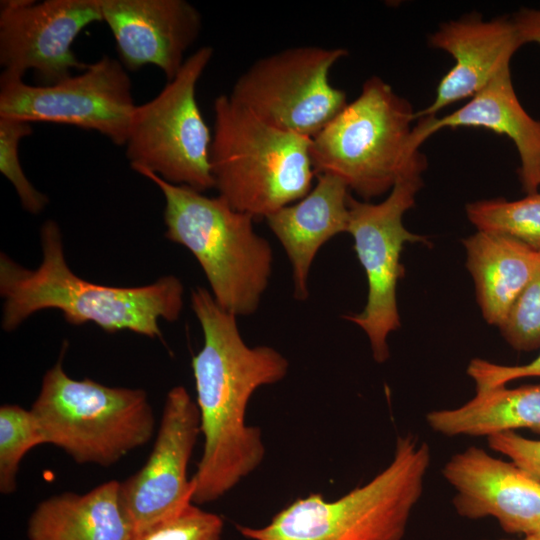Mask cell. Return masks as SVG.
<instances>
[{"label":"cell","instance_id":"1","mask_svg":"<svg viewBox=\"0 0 540 540\" xmlns=\"http://www.w3.org/2000/svg\"><path fill=\"white\" fill-rule=\"evenodd\" d=\"M191 306L203 332V346L192 359L203 452L191 477L196 505L232 490L263 461L261 430L246 423L253 393L285 378L288 360L270 346H248L236 315L223 309L205 288L191 293Z\"/></svg>","mask_w":540,"mask_h":540},{"label":"cell","instance_id":"2","mask_svg":"<svg viewBox=\"0 0 540 540\" xmlns=\"http://www.w3.org/2000/svg\"><path fill=\"white\" fill-rule=\"evenodd\" d=\"M42 262L27 269L0 255L2 328L16 329L32 314L57 309L71 325L93 322L108 333L129 330L162 338L159 320L175 321L183 308L184 288L172 275L138 287H111L88 282L66 263L61 230L47 220L40 231Z\"/></svg>","mask_w":540,"mask_h":540},{"label":"cell","instance_id":"3","mask_svg":"<svg viewBox=\"0 0 540 540\" xmlns=\"http://www.w3.org/2000/svg\"><path fill=\"white\" fill-rule=\"evenodd\" d=\"M430 463L426 442L399 436L391 462L366 484L333 501L311 493L263 527L237 529L250 540H402Z\"/></svg>","mask_w":540,"mask_h":540},{"label":"cell","instance_id":"4","mask_svg":"<svg viewBox=\"0 0 540 540\" xmlns=\"http://www.w3.org/2000/svg\"><path fill=\"white\" fill-rule=\"evenodd\" d=\"M213 112L211 173L232 208L265 219L310 192L312 138L265 123L229 95L215 98Z\"/></svg>","mask_w":540,"mask_h":540},{"label":"cell","instance_id":"5","mask_svg":"<svg viewBox=\"0 0 540 540\" xmlns=\"http://www.w3.org/2000/svg\"><path fill=\"white\" fill-rule=\"evenodd\" d=\"M136 172L162 192L165 236L194 255L216 302L236 316L253 314L269 284L273 265L272 247L255 232V219L235 210L220 196L208 197L146 170Z\"/></svg>","mask_w":540,"mask_h":540},{"label":"cell","instance_id":"6","mask_svg":"<svg viewBox=\"0 0 540 540\" xmlns=\"http://www.w3.org/2000/svg\"><path fill=\"white\" fill-rule=\"evenodd\" d=\"M414 121L408 100L371 76L359 96L312 138L316 175L337 176L365 200L386 193L405 177L421 175L427 162L410 149Z\"/></svg>","mask_w":540,"mask_h":540},{"label":"cell","instance_id":"7","mask_svg":"<svg viewBox=\"0 0 540 540\" xmlns=\"http://www.w3.org/2000/svg\"><path fill=\"white\" fill-rule=\"evenodd\" d=\"M63 353L31 407L46 444L78 464L109 467L149 442L155 417L146 391L73 379L63 369Z\"/></svg>","mask_w":540,"mask_h":540},{"label":"cell","instance_id":"8","mask_svg":"<svg viewBox=\"0 0 540 540\" xmlns=\"http://www.w3.org/2000/svg\"><path fill=\"white\" fill-rule=\"evenodd\" d=\"M213 53L210 46L197 49L153 99L136 106L124 145L134 171L146 170L199 192L214 188L212 135L196 99Z\"/></svg>","mask_w":540,"mask_h":540},{"label":"cell","instance_id":"9","mask_svg":"<svg viewBox=\"0 0 540 540\" xmlns=\"http://www.w3.org/2000/svg\"><path fill=\"white\" fill-rule=\"evenodd\" d=\"M343 48L297 46L256 60L229 96L265 123L313 138L348 104L329 72Z\"/></svg>","mask_w":540,"mask_h":540},{"label":"cell","instance_id":"10","mask_svg":"<svg viewBox=\"0 0 540 540\" xmlns=\"http://www.w3.org/2000/svg\"><path fill=\"white\" fill-rule=\"evenodd\" d=\"M422 186L421 175H412L399 180L380 203L359 201L351 194L348 199L347 232L365 271L368 294L363 310L344 318L365 332L378 363L389 358L387 337L401 325L396 293L405 272L401 263L404 244L428 243L426 237L403 225L404 213L415 205Z\"/></svg>","mask_w":540,"mask_h":540},{"label":"cell","instance_id":"11","mask_svg":"<svg viewBox=\"0 0 540 540\" xmlns=\"http://www.w3.org/2000/svg\"><path fill=\"white\" fill-rule=\"evenodd\" d=\"M136 106L127 69L107 55L51 85H30L4 72L0 77V116L94 130L119 146Z\"/></svg>","mask_w":540,"mask_h":540},{"label":"cell","instance_id":"12","mask_svg":"<svg viewBox=\"0 0 540 540\" xmlns=\"http://www.w3.org/2000/svg\"><path fill=\"white\" fill-rule=\"evenodd\" d=\"M200 430L197 404L183 386L165 398L160 424L145 464L120 482L119 496L134 536L168 518L192 502L188 465Z\"/></svg>","mask_w":540,"mask_h":540},{"label":"cell","instance_id":"13","mask_svg":"<svg viewBox=\"0 0 540 540\" xmlns=\"http://www.w3.org/2000/svg\"><path fill=\"white\" fill-rule=\"evenodd\" d=\"M103 22L101 0H5L0 4V64L23 77L32 70L40 85L83 71L88 64L72 45L90 24Z\"/></svg>","mask_w":540,"mask_h":540},{"label":"cell","instance_id":"14","mask_svg":"<svg viewBox=\"0 0 540 540\" xmlns=\"http://www.w3.org/2000/svg\"><path fill=\"white\" fill-rule=\"evenodd\" d=\"M442 474L461 517H491L503 531L524 537L540 526V483L512 461L470 446L451 456Z\"/></svg>","mask_w":540,"mask_h":540},{"label":"cell","instance_id":"15","mask_svg":"<svg viewBox=\"0 0 540 540\" xmlns=\"http://www.w3.org/2000/svg\"><path fill=\"white\" fill-rule=\"evenodd\" d=\"M101 12L123 66L153 65L168 81L180 71L202 27L199 11L185 0H101Z\"/></svg>","mask_w":540,"mask_h":540},{"label":"cell","instance_id":"16","mask_svg":"<svg viewBox=\"0 0 540 540\" xmlns=\"http://www.w3.org/2000/svg\"><path fill=\"white\" fill-rule=\"evenodd\" d=\"M428 43L449 53L455 63L438 83L433 102L415 112V120L472 98L510 67L512 56L523 45L511 18L485 21L478 13L441 24Z\"/></svg>","mask_w":540,"mask_h":540},{"label":"cell","instance_id":"17","mask_svg":"<svg viewBox=\"0 0 540 540\" xmlns=\"http://www.w3.org/2000/svg\"><path fill=\"white\" fill-rule=\"evenodd\" d=\"M410 137V149L419 147L443 128L480 127L510 138L520 159L519 179L528 195L540 188V121L521 105L512 83L510 67L501 71L461 108L443 116L417 119Z\"/></svg>","mask_w":540,"mask_h":540},{"label":"cell","instance_id":"18","mask_svg":"<svg viewBox=\"0 0 540 540\" xmlns=\"http://www.w3.org/2000/svg\"><path fill=\"white\" fill-rule=\"evenodd\" d=\"M317 184L297 203L284 206L265 220L285 250L292 268L294 297L309 296L308 278L319 249L349 225L350 190L337 176L322 173Z\"/></svg>","mask_w":540,"mask_h":540},{"label":"cell","instance_id":"19","mask_svg":"<svg viewBox=\"0 0 540 540\" xmlns=\"http://www.w3.org/2000/svg\"><path fill=\"white\" fill-rule=\"evenodd\" d=\"M120 482H104L79 494L63 492L41 501L27 523L28 540H132Z\"/></svg>","mask_w":540,"mask_h":540},{"label":"cell","instance_id":"20","mask_svg":"<svg viewBox=\"0 0 540 540\" xmlns=\"http://www.w3.org/2000/svg\"><path fill=\"white\" fill-rule=\"evenodd\" d=\"M466 266L487 323L500 327L540 268V252L499 234L477 231L463 239Z\"/></svg>","mask_w":540,"mask_h":540},{"label":"cell","instance_id":"21","mask_svg":"<svg viewBox=\"0 0 540 540\" xmlns=\"http://www.w3.org/2000/svg\"><path fill=\"white\" fill-rule=\"evenodd\" d=\"M426 422L433 431L448 437L487 438L521 428L540 434V384L476 391L459 407L427 413Z\"/></svg>","mask_w":540,"mask_h":540},{"label":"cell","instance_id":"22","mask_svg":"<svg viewBox=\"0 0 540 540\" xmlns=\"http://www.w3.org/2000/svg\"><path fill=\"white\" fill-rule=\"evenodd\" d=\"M477 231L515 239L540 252V192L508 201L503 198L480 200L465 207Z\"/></svg>","mask_w":540,"mask_h":540},{"label":"cell","instance_id":"23","mask_svg":"<svg viewBox=\"0 0 540 540\" xmlns=\"http://www.w3.org/2000/svg\"><path fill=\"white\" fill-rule=\"evenodd\" d=\"M41 444H46L45 437L31 409L12 404L1 406L0 492L3 495L15 492L23 457Z\"/></svg>","mask_w":540,"mask_h":540},{"label":"cell","instance_id":"24","mask_svg":"<svg viewBox=\"0 0 540 540\" xmlns=\"http://www.w3.org/2000/svg\"><path fill=\"white\" fill-rule=\"evenodd\" d=\"M32 132L30 122L0 116V171L15 188L22 207L31 214H38L49 200L26 177L19 156L21 140Z\"/></svg>","mask_w":540,"mask_h":540},{"label":"cell","instance_id":"25","mask_svg":"<svg viewBox=\"0 0 540 540\" xmlns=\"http://www.w3.org/2000/svg\"><path fill=\"white\" fill-rule=\"evenodd\" d=\"M499 329L516 351L540 348V268L517 297Z\"/></svg>","mask_w":540,"mask_h":540},{"label":"cell","instance_id":"26","mask_svg":"<svg viewBox=\"0 0 540 540\" xmlns=\"http://www.w3.org/2000/svg\"><path fill=\"white\" fill-rule=\"evenodd\" d=\"M223 519L191 503L177 515L137 534L132 540H220Z\"/></svg>","mask_w":540,"mask_h":540},{"label":"cell","instance_id":"27","mask_svg":"<svg viewBox=\"0 0 540 540\" xmlns=\"http://www.w3.org/2000/svg\"><path fill=\"white\" fill-rule=\"evenodd\" d=\"M490 449L507 456L533 479L540 483V440L526 438L515 431L487 437Z\"/></svg>","mask_w":540,"mask_h":540},{"label":"cell","instance_id":"28","mask_svg":"<svg viewBox=\"0 0 540 540\" xmlns=\"http://www.w3.org/2000/svg\"><path fill=\"white\" fill-rule=\"evenodd\" d=\"M522 44L540 45V9L521 8L511 17Z\"/></svg>","mask_w":540,"mask_h":540},{"label":"cell","instance_id":"29","mask_svg":"<svg viewBox=\"0 0 540 540\" xmlns=\"http://www.w3.org/2000/svg\"><path fill=\"white\" fill-rule=\"evenodd\" d=\"M525 537H528L532 540H540V526L533 533Z\"/></svg>","mask_w":540,"mask_h":540},{"label":"cell","instance_id":"30","mask_svg":"<svg viewBox=\"0 0 540 540\" xmlns=\"http://www.w3.org/2000/svg\"><path fill=\"white\" fill-rule=\"evenodd\" d=\"M485 540H487V539H485ZM502 540H507V539H502ZM521 540H532V539H530V538H528V537H524V538L521 539Z\"/></svg>","mask_w":540,"mask_h":540}]
</instances>
